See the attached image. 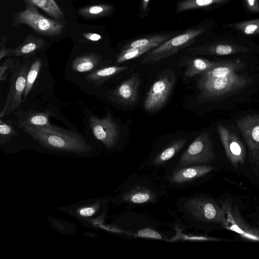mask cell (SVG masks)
<instances>
[{
  "label": "cell",
  "instance_id": "cell-1",
  "mask_svg": "<svg viewBox=\"0 0 259 259\" xmlns=\"http://www.w3.org/2000/svg\"><path fill=\"white\" fill-rule=\"evenodd\" d=\"M24 131L49 149L75 153H84L92 149L78 134L54 125L49 127L28 126L24 128Z\"/></svg>",
  "mask_w": 259,
  "mask_h": 259
},
{
  "label": "cell",
  "instance_id": "cell-2",
  "mask_svg": "<svg viewBox=\"0 0 259 259\" xmlns=\"http://www.w3.org/2000/svg\"><path fill=\"white\" fill-rule=\"evenodd\" d=\"M206 30L205 26H200L189 29L168 39L150 51L141 60V63L153 64L175 55L181 50L193 44L195 41V38L203 34Z\"/></svg>",
  "mask_w": 259,
  "mask_h": 259
},
{
  "label": "cell",
  "instance_id": "cell-3",
  "mask_svg": "<svg viewBox=\"0 0 259 259\" xmlns=\"http://www.w3.org/2000/svg\"><path fill=\"white\" fill-rule=\"evenodd\" d=\"M219 40L201 46L190 48L188 52L193 55L225 56L250 51L251 42L244 37L231 33H225Z\"/></svg>",
  "mask_w": 259,
  "mask_h": 259
},
{
  "label": "cell",
  "instance_id": "cell-4",
  "mask_svg": "<svg viewBox=\"0 0 259 259\" xmlns=\"http://www.w3.org/2000/svg\"><path fill=\"white\" fill-rule=\"evenodd\" d=\"M176 77L174 71L167 68L159 73L151 85L143 105L149 112L161 109L169 100L175 88Z\"/></svg>",
  "mask_w": 259,
  "mask_h": 259
},
{
  "label": "cell",
  "instance_id": "cell-5",
  "mask_svg": "<svg viewBox=\"0 0 259 259\" xmlns=\"http://www.w3.org/2000/svg\"><path fill=\"white\" fill-rule=\"evenodd\" d=\"M184 207L197 221L220 224L225 228L228 225L224 209L212 199L190 198L186 201Z\"/></svg>",
  "mask_w": 259,
  "mask_h": 259
},
{
  "label": "cell",
  "instance_id": "cell-6",
  "mask_svg": "<svg viewBox=\"0 0 259 259\" xmlns=\"http://www.w3.org/2000/svg\"><path fill=\"white\" fill-rule=\"evenodd\" d=\"M22 24L29 26L39 34L50 37L60 34L65 27L62 23L44 16L35 7L29 5L14 17L13 24Z\"/></svg>",
  "mask_w": 259,
  "mask_h": 259
},
{
  "label": "cell",
  "instance_id": "cell-7",
  "mask_svg": "<svg viewBox=\"0 0 259 259\" xmlns=\"http://www.w3.org/2000/svg\"><path fill=\"white\" fill-rule=\"evenodd\" d=\"M31 60H21L16 64L10 76V84L5 104L0 113L2 118L16 110L23 102L27 73Z\"/></svg>",
  "mask_w": 259,
  "mask_h": 259
},
{
  "label": "cell",
  "instance_id": "cell-8",
  "mask_svg": "<svg viewBox=\"0 0 259 259\" xmlns=\"http://www.w3.org/2000/svg\"><path fill=\"white\" fill-rule=\"evenodd\" d=\"M247 83V79L245 77L235 73L218 78L199 77L197 87L200 96L204 99H209L236 91L244 87Z\"/></svg>",
  "mask_w": 259,
  "mask_h": 259
},
{
  "label": "cell",
  "instance_id": "cell-9",
  "mask_svg": "<svg viewBox=\"0 0 259 259\" xmlns=\"http://www.w3.org/2000/svg\"><path fill=\"white\" fill-rule=\"evenodd\" d=\"M215 155L209 134L204 132L199 135L189 145L179 160L181 167L211 162Z\"/></svg>",
  "mask_w": 259,
  "mask_h": 259
},
{
  "label": "cell",
  "instance_id": "cell-10",
  "mask_svg": "<svg viewBox=\"0 0 259 259\" xmlns=\"http://www.w3.org/2000/svg\"><path fill=\"white\" fill-rule=\"evenodd\" d=\"M249 149V161L259 175V115L246 116L236 121Z\"/></svg>",
  "mask_w": 259,
  "mask_h": 259
},
{
  "label": "cell",
  "instance_id": "cell-11",
  "mask_svg": "<svg viewBox=\"0 0 259 259\" xmlns=\"http://www.w3.org/2000/svg\"><path fill=\"white\" fill-rule=\"evenodd\" d=\"M141 78L138 73L122 82L108 92V98L113 102L123 107L136 104L139 100Z\"/></svg>",
  "mask_w": 259,
  "mask_h": 259
},
{
  "label": "cell",
  "instance_id": "cell-12",
  "mask_svg": "<svg viewBox=\"0 0 259 259\" xmlns=\"http://www.w3.org/2000/svg\"><path fill=\"white\" fill-rule=\"evenodd\" d=\"M90 126L94 136L107 147L111 148L117 143L119 136V128L110 115L102 118L94 115L89 118Z\"/></svg>",
  "mask_w": 259,
  "mask_h": 259
},
{
  "label": "cell",
  "instance_id": "cell-13",
  "mask_svg": "<svg viewBox=\"0 0 259 259\" xmlns=\"http://www.w3.org/2000/svg\"><path fill=\"white\" fill-rule=\"evenodd\" d=\"M222 207L226 212L228 224L226 229L237 233L245 239L259 241V230L244 221L237 207H232L228 202L224 203Z\"/></svg>",
  "mask_w": 259,
  "mask_h": 259
},
{
  "label": "cell",
  "instance_id": "cell-14",
  "mask_svg": "<svg viewBox=\"0 0 259 259\" xmlns=\"http://www.w3.org/2000/svg\"><path fill=\"white\" fill-rule=\"evenodd\" d=\"M218 130L226 155L230 162L236 168H238V164L243 165L246 152L240 139L222 125H218Z\"/></svg>",
  "mask_w": 259,
  "mask_h": 259
},
{
  "label": "cell",
  "instance_id": "cell-15",
  "mask_svg": "<svg viewBox=\"0 0 259 259\" xmlns=\"http://www.w3.org/2000/svg\"><path fill=\"white\" fill-rule=\"evenodd\" d=\"M46 45V41L40 37L30 34L26 37L24 41L15 49L7 48L4 46L0 50V59L3 57H23L24 59H29Z\"/></svg>",
  "mask_w": 259,
  "mask_h": 259
},
{
  "label": "cell",
  "instance_id": "cell-16",
  "mask_svg": "<svg viewBox=\"0 0 259 259\" xmlns=\"http://www.w3.org/2000/svg\"><path fill=\"white\" fill-rule=\"evenodd\" d=\"M53 114L50 112H36L35 111H19L17 113L18 125L19 128L28 126L34 127H52L49 121V117Z\"/></svg>",
  "mask_w": 259,
  "mask_h": 259
},
{
  "label": "cell",
  "instance_id": "cell-17",
  "mask_svg": "<svg viewBox=\"0 0 259 259\" xmlns=\"http://www.w3.org/2000/svg\"><path fill=\"white\" fill-rule=\"evenodd\" d=\"M219 64V62L211 61L205 58L187 56L182 58L179 65L185 67L184 76L187 78L204 72Z\"/></svg>",
  "mask_w": 259,
  "mask_h": 259
},
{
  "label": "cell",
  "instance_id": "cell-18",
  "mask_svg": "<svg viewBox=\"0 0 259 259\" xmlns=\"http://www.w3.org/2000/svg\"><path fill=\"white\" fill-rule=\"evenodd\" d=\"M213 169L212 166L203 165L183 167L175 171L169 180L177 184L185 183L205 176Z\"/></svg>",
  "mask_w": 259,
  "mask_h": 259
},
{
  "label": "cell",
  "instance_id": "cell-19",
  "mask_svg": "<svg viewBox=\"0 0 259 259\" xmlns=\"http://www.w3.org/2000/svg\"><path fill=\"white\" fill-rule=\"evenodd\" d=\"M222 27L228 32L242 37L259 36V18L225 24Z\"/></svg>",
  "mask_w": 259,
  "mask_h": 259
},
{
  "label": "cell",
  "instance_id": "cell-20",
  "mask_svg": "<svg viewBox=\"0 0 259 259\" xmlns=\"http://www.w3.org/2000/svg\"><path fill=\"white\" fill-rule=\"evenodd\" d=\"M102 63V57L98 54L91 53L77 56L72 63V69L77 72L92 71Z\"/></svg>",
  "mask_w": 259,
  "mask_h": 259
},
{
  "label": "cell",
  "instance_id": "cell-21",
  "mask_svg": "<svg viewBox=\"0 0 259 259\" xmlns=\"http://www.w3.org/2000/svg\"><path fill=\"white\" fill-rule=\"evenodd\" d=\"M128 69L127 66H111L96 69L88 75L85 80L98 87L116 74Z\"/></svg>",
  "mask_w": 259,
  "mask_h": 259
},
{
  "label": "cell",
  "instance_id": "cell-22",
  "mask_svg": "<svg viewBox=\"0 0 259 259\" xmlns=\"http://www.w3.org/2000/svg\"><path fill=\"white\" fill-rule=\"evenodd\" d=\"M122 199L126 202L145 203L155 201L156 195L147 188L137 186L126 193Z\"/></svg>",
  "mask_w": 259,
  "mask_h": 259
},
{
  "label": "cell",
  "instance_id": "cell-23",
  "mask_svg": "<svg viewBox=\"0 0 259 259\" xmlns=\"http://www.w3.org/2000/svg\"><path fill=\"white\" fill-rule=\"evenodd\" d=\"M231 0H184L177 6L178 10L183 11L193 9L218 8L226 5Z\"/></svg>",
  "mask_w": 259,
  "mask_h": 259
},
{
  "label": "cell",
  "instance_id": "cell-24",
  "mask_svg": "<svg viewBox=\"0 0 259 259\" xmlns=\"http://www.w3.org/2000/svg\"><path fill=\"white\" fill-rule=\"evenodd\" d=\"M187 141L188 140L185 138L174 141L155 157L153 163L159 165L169 160L183 148Z\"/></svg>",
  "mask_w": 259,
  "mask_h": 259
},
{
  "label": "cell",
  "instance_id": "cell-25",
  "mask_svg": "<svg viewBox=\"0 0 259 259\" xmlns=\"http://www.w3.org/2000/svg\"><path fill=\"white\" fill-rule=\"evenodd\" d=\"M238 66L235 62L220 63L212 68L202 72L200 78H218L234 74Z\"/></svg>",
  "mask_w": 259,
  "mask_h": 259
},
{
  "label": "cell",
  "instance_id": "cell-26",
  "mask_svg": "<svg viewBox=\"0 0 259 259\" xmlns=\"http://www.w3.org/2000/svg\"><path fill=\"white\" fill-rule=\"evenodd\" d=\"M27 5L38 8L51 16L62 19L64 17L63 12L55 0H24Z\"/></svg>",
  "mask_w": 259,
  "mask_h": 259
},
{
  "label": "cell",
  "instance_id": "cell-27",
  "mask_svg": "<svg viewBox=\"0 0 259 259\" xmlns=\"http://www.w3.org/2000/svg\"><path fill=\"white\" fill-rule=\"evenodd\" d=\"M160 44L155 42L138 48L122 49L119 54L117 56L116 62L121 63L138 57L158 47Z\"/></svg>",
  "mask_w": 259,
  "mask_h": 259
},
{
  "label": "cell",
  "instance_id": "cell-28",
  "mask_svg": "<svg viewBox=\"0 0 259 259\" xmlns=\"http://www.w3.org/2000/svg\"><path fill=\"white\" fill-rule=\"evenodd\" d=\"M41 65L42 61L40 58L35 57L31 60L26 77V87L23 95L24 100L26 99L32 88L40 72Z\"/></svg>",
  "mask_w": 259,
  "mask_h": 259
},
{
  "label": "cell",
  "instance_id": "cell-29",
  "mask_svg": "<svg viewBox=\"0 0 259 259\" xmlns=\"http://www.w3.org/2000/svg\"><path fill=\"white\" fill-rule=\"evenodd\" d=\"M112 9L109 5L98 4L81 8L78 10V13L84 17L94 18L106 16Z\"/></svg>",
  "mask_w": 259,
  "mask_h": 259
},
{
  "label": "cell",
  "instance_id": "cell-30",
  "mask_svg": "<svg viewBox=\"0 0 259 259\" xmlns=\"http://www.w3.org/2000/svg\"><path fill=\"white\" fill-rule=\"evenodd\" d=\"M172 34H158L135 40L124 46L122 49L138 48L153 43L162 44L171 37Z\"/></svg>",
  "mask_w": 259,
  "mask_h": 259
},
{
  "label": "cell",
  "instance_id": "cell-31",
  "mask_svg": "<svg viewBox=\"0 0 259 259\" xmlns=\"http://www.w3.org/2000/svg\"><path fill=\"white\" fill-rule=\"evenodd\" d=\"M17 135L18 133L11 123H7L1 119L0 140L1 144L10 141L13 137Z\"/></svg>",
  "mask_w": 259,
  "mask_h": 259
},
{
  "label": "cell",
  "instance_id": "cell-32",
  "mask_svg": "<svg viewBox=\"0 0 259 259\" xmlns=\"http://www.w3.org/2000/svg\"><path fill=\"white\" fill-rule=\"evenodd\" d=\"M20 60L9 58L0 66V80L7 79L8 76L11 74L16 64Z\"/></svg>",
  "mask_w": 259,
  "mask_h": 259
},
{
  "label": "cell",
  "instance_id": "cell-33",
  "mask_svg": "<svg viewBox=\"0 0 259 259\" xmlns=\"http://www.w3.org/2000/svg\"><path fill=\"white\" fill-rule=\"evenodd\" d=\"M177 233L176 236L172 239L171 241H174L179 239L182 240L190 241H209V240H218V239L203 236L183 234L180 230L177 229Z\"/></svg>",
  "mask_w": 259,
  "mask_h": 259
},
{
  "label": "cell",
  "instance_id": "cell-34",
  "mask_svg": "<svg viewBox=\"0 0 259 259\" xmlns=\"http://www.w3.org/2000/svg\"><path fill=\"white\" fill-rule=\"evenodd\" d=\"M246 11L250 14H259V0H241Z\"/></svg>",
  "mask_w": 259,
  "mask_h": 259
},
{
  "label": "cell",
  "instance_id": "cell-35",
  "mask_svg": "<svg viewBox=\"0 0 259 259\" xmlns=\"http://www.w3.org/2000/svg\"><path fill=\"white\" fill-rule=\"evenodd\" d=\"M137 236L140 237L156 239H163V237L157 231L150 229V228H144L139 230L137 235Z\"/></svg>",
  "mask_w": 259,
  "mask_h": 259
},
{
  "label": "cell",
  "instance_id": "cell-36",
  "mask_svg": "<svg viewBox=\"0 0 259 259\" xmlns=\"http://www.w3.org/2000/svg\"><path fill=\"white\" fill-rule=\"evenodd\" d=\"M99 205L89 206L80 208L78 209L79 214L82 217H90L93 215L96 212Z\"/></svg>",
  "mask_w": 259,
  "mask_h": 259
},
{
  "label": "cell",
  "instance_id": "cell-37",
  "mask_svg": "<svg viewBox=\"0 0 259 259\" xmlns=\"http://www.w3.org/2000/svg\"><path fill=\"white\" fill-rule=\"evenodd\" d=\"M82 37L91 41H97L102 38V36L100 34L91 32L83 33Z\"/></svg>",
  "mask_w": 259,
  "mask_h": 259
},
{
  "label": "cell",
  "instance_id": "cell-38",
  "mask_svg": "<svg viewBox=\"0 0 259 259\" xmlns=\"http://www.w3.org/2000/svg\"><path fill=\"white\" fill-rule=\"evenodd\" d=\"M149 0H142V8L143 10H146L147 9Z\"/></svg>",
  "mask_w": 259,
  "mask_h": 259
}]
</instances>
